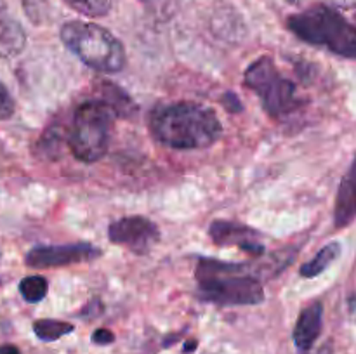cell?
Wrapping results in <instances>:
<instances>
[{"label": "cell", "instance_id": "obj_21", "mask_svg": "<svg viewBox=\"0 0 356 354\" xmlns=\"http://www.w3.org/2000/svg\"><path fill=\"white\" fill-rule=\"evenodd\" d=\"M115 340V335L106 328H99L92 333V342L99 344V346H106V344H111Z\"/></svg>", "mask_w": 356, "mask_h": 354}, {"label": "cell", "instance_id": "obj_9", "mask_svg": "<svg viewBox=\"0 0 356 354\" xmlns=\"http://www.w3.org/2000/svg\"><path fill=\"white\" fill-rule=\"evenodd\" d=\"M209 235L212 242L221 246L235 245L252 257H259L264 253L263 243L259 242V233L240 222L216 221L209 228Z\"/></svg>", "mask_w": 356, "mask_h": 354}, {"label": "cell", "instance_id": "obj_26", "mask_svg": "<svg viewBox=\"0 0 356 354\" xmlns=\"http://www.w3.org/2000/svg\"><path fill=\"white\" fill-rule=\"evenodd\" d=\"M355 19H356V10H355Z\"/></svg>", "mask_w": 356, "mask_h": 354}, {"label": "cell", "instance_id": "obj_14", "mask_svg": "<svg viewBox=\"0 0 356 354\" xmlns=\"http://www.w3.org/2000/svg\"><path fill=\"white\" fill-rule=\"evenodd\" d=\"M33 332L44 342L61 339L63 335H68L73 332L72 323L59 321V319H38L33 323Z\"/></svg>", "mask_w": 356, "mask_h": 354}, {"label": "cell", "instance_id": "obj_17", "mask_svg": "<svg viewBox=\"0 0 356 354\" xmlns=\"http://www.w3.org/2000/svg\"><path fill=\"white\" fill-rule=\"evenodd\" d=\"M47 280L44 276H26L19 283V294L26 302H40L47 295Z\"/></svg>", "mask_w": 356, "mask_h": 354}, {"label": "cell", "instance_id": "obj_23", "mask_svg": "<svg viewBox=\"0 0 356 354\" xmlns=\"http://www.w3.org/2000/svg\"><path fill=\"white\" fill-rule=\"evenodd\" d=\"M0 354H21V351L13 344H6V346H0Z\"/></svg>", "mask_w": 356, "mask_h": 354}, {"label": "cell", "instance_id": "obj_4", "mask_svg": "<svg viewBox=\"0 0 356 354\" xmlns=\"http://www.w3.org/2000/svg\"><path fill=\"white\" fill-rule=\"evenodd\" d=\"M61 42L83 65L101 73H118L124 69L125 49L106 28L87 21H68L59 31Z\"/></svg>", "mask_w": 356, "mask_h": 354}, {"label": "cell", "instance_id": "obj_22", "mask_svg": "<svg viewBox=\"0 0 356 354\" xmlns=\"http://www.w3.org/2000/svg\"><path fill=\"white\" fill-rule=\"evenodd\" d=\"M222 103H225L226 110L228 111H242V103L238 101V97L235 96V94L228 92L225 96V99H222Z\"/></svg>", "mask_w": 356, "mask_h": 354}, {"label": "cell", "instance_id": "obj_15", "mask_svg": "<svg viewBox=\"0 0 356 354\" xmlns=\"http://www.w3.org/2000/svg\"><path fill=\"white\" fill-rule=\"evenodd\" d=\"M103 99L113 106V110L117 111L118 117L131 118L132 115L136 113V110H138V108L134 106V103L131 101V97L125 96V92H122L118 87L111 85V83H106V85H104Z\"/></svg>", "mask_w": 356, "mask_h": 354}, {"label": "cell", "instance_id": "obj_24", "mask_svg": "<svg viewBox=\"0 0 356 354\" xmlns=\"http://www.w3.org/2000/svg\"><path fill=\"white\" fill-rule=\"evenodd\" d=\"M195 347H197V342H195V340L193 342H188L186 347H184V353H190V351L195 349Z\"/></svg>", "mask_w": 356, "mask_h": 354}, {"label": "cell", "instance_id": "obj_1", "mask_svg": "<svg viewBox=\"0 0 356 354\" xmlns=\"http://www.w3.org/2000/svg\"><path fill=\"white\" fill-rule=\"evenodd\" d=\"M156 141L174 149H204L222 134L218 115L198 103L181 101L156 108L149 117Z\"/></svg>", "mask_w": 356, "mask_h": 354}, {"label": "cell", "instance_id": "obj_11", "mask_svg": "<svg viewBox=\"0 0 356 354\" xmlns=\"http://www.w3.org/2000/svg\"><path fill=\"white\" fill-rule=\"evenodd\" d=\"M323 305L320 302H313L305 307L299 314L294 328V342L298 349L309 351L322 332Z\"/></svg>", "mask_w": 356, "mask_h": 354}, {"label": "cell", "instance_id": "obj_19", "mask_svg": "<svg viewBox=\"0 0 356 354\" xmlns=\"http://www.w3.org/2000/svg\"><path fill=\"white\" fill-rule=\"evenodd\" d=\"M26 16L31 23L40 24L47 16V0H21Z\"/></svg>", "mask_w": 356, "mask_h": 354}, {"label": "cell", "instance_id": "obj_25", "mask_svg": "<svg viewBox=\"0 0 356 354\" xmlns=\"http://www.w3.org/2000/svg\"><path fill=\"white\" fill-rule=\"evenodd\" d=\"M289 2H299V0H289Z\"/></svg>", "mask_w": 356, "mask_h": 354}, {"label": "cell", "instance_id": "obj_20", "mask_svg": "<svg viewBox=\"0 0 356 354\" xmlns=\"http://www.w3.org/2000/svg\"><path fill=\"white\" fill-rule=\"evenodd\" d=\"M14 115V99L10 97L9 90L0 82V120H9Z\"/></svg>", "mask_w": 356, "mask_h": 354}, {"label": "cell", "instance_id": "obj_16", "mask_svg": "<svg viewBox=\"0 0 356 354\" xmlns=\"http://www.w3.org/2000/svg\"><path fill=\"white\" fill-rule=\"evenodd\" d=\"M73 10L87 17H103L113 7V0H65Z\"/></svg>", "mask_w": 356, "mask_h": 354}, {"label": "cell", "instance_id": "obj_6", "mask_svg": "<svg viewBox=\"0 0 356 354\" xmlns=\"http://www.w3.org/2000/svg\"><path fill=\"white\" fill-rule=\"evenodd\" d=\"M245 85L263 101V106L273 118L285 117L298 104L296 85L280 75L271 58H259L245 69Z\"/></svg>", "mask_w": 356, "mask_h": 354}, {"label": "cell", "instance_id": "obj_13", "mask_svg": "<svg viewBox=\"0 0 356 354\" xmlns=\"http://www.w3.org/2000/svg\"><path fill=\"white\" fill-rule=\"evenodd\" d=\"M339 255H341L339 243H336V242L329 243V245L323 246V248L320 250V252L316 253L312 260H308V262L301 267V276H305V278L318 276V274H322L323 271H325L327 267H329L330 264H332Z\"/></svg>", "mask_w": 356, "mask_h": 354}, {"label": "cell", "instance_id": "obj_10", "mask_svg": "<svg viewBox=\"0 0 356 354\" xmlns=\"http://www.w3.org/2000/svg\"><path fill=\"white\" fill-rule=\"evenodd\" d=\"M356 217V156L350 165L348 172L341 180L339 191L336 196V208H334V222L336 228H346Z\"/></svg>", "mask_w": 356, "mask_h": 354}, {"label": "cell", "instance_id": "obj_8", "mask_svg": "<svg viewBox=\"0 0 356 354\" xmlns=\"http://www.w3.org/2000/svg\"><path fill=\"white\" fill-rule=\"evenodd\" d=\"M101 255V250L90 243H68V245H42L35 246L24 257L26 266L35 269L61 267L70 264L90 262Z\"/></svg>", "mask_w": 356, "mask_h": 354}, {"label": "cell", "instance_id": "obj_12", "mask_svg": "<svg viewBox=\"0 0 356 354\" xmlns=\"http://www.w3.org/2000/svg\"><path fill=\"white\" fill-rule=\"evenodd\" d=\"M26 45V35L16 19L0 9V56L13 58L17 56Z\"/></svg>", "mask_w": 356, "mask_h": 354}, {"label": "cell", "instance_id": "obj_2", "mask_svg": "<svg viewBox=\"0 0 356 354\" xmlns=\"http://www.w3.org/2000/svg\"><path fill=\"white\" fill-rule=\"evenodd\" d=\"M200 297L221 305H256L264 301L261 281L242 264L218 259H202L197 271Z\"/></svg>", "mask_w": 356, "mask_h": 354}, {"label": "cell", "instance_id": "obj_3", "mask_svg": "<svg viewBox=\"0 0 356 354\" xmlns=\"http://www.w3.org/2000/svg\"><path fill=\"white\" fill-rule=\"evenodd\" d=\"M287 26L306 44L356 59V26L325 3H316L289 17Z\"/></svg>", "mask_w": 356, "mask_h": 354}, {"label": "cell", "instance_id": "obj_18", "mask_svg": "<svg viewBox=\"0 0 356 354\" xmlns=\"http://www.w3.org/2000/svg\"><path fill=\"white\" fill-rule=\"evenodd\" d=\"M156 21H169L177 10V0H139Z\"/></svg>", "mask_w": 356, "mask_h": 354}, {"label": "cell", "instance_id": "obj_5", "mask_svg": "<svg viewBox=\"0 0 356 354\" xmlns=\"http://www.w3.org/2000/svg\"><path fill=\"white\" fill-rule=\"evenodd\" d=\"M117 111L104 99L82 103L73 115L66 142L76 160L92 163L103 158L113 134Z\"/></svg>", "mask_w": 356, "mask_h": 354}, {"label": "cell", "instance_id": "obj_7", "mask_svg": "<svg viewBox=\"0 0 356 354\" xmlns=\"http://www.w3.org/2000/svg\"><path fill=\"white\" fill-rule=\"evenodd\" d=\"M108 238L138 255H146L160 239V229L143 215H129L108 226Z\"/></svg>", "mask_w": 356, "mask_h": 354}]
</instances>
